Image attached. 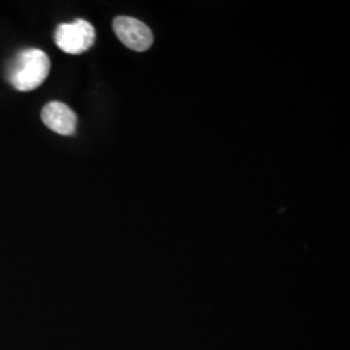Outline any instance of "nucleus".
Instances as JSON below:
<instances>
[{"label":"nucleus","mask_w":350,"mask_h":350,"mask_svg":"<svg viewBox=\"0 0 350 350\" xmlns=\"http://www.w3.org/2000/svg\"><path fill=\"white\" fill-rule=\"evenodd\" d=\"M49 56L38 49H27L18 52L13 59L7 78L18 91H31L39 88L50 73Z\"/></svg>","instance_id":"1"},{"label":"nucleus","mask_w":350,"mask_h":350,"mask_svg":"<svg viewBox=\"0 0 350 350\" xmlns=\"http://www.w3.org/2000/svg\"><path fill=\"white\" fill-rule=\"evenodd\" d=\"M96 39L94 26L86 20L62 24L55 33V42L60 50L69 55H81L90 50Z\"/></svg>","instance_id":"2"},{"label":"nucleus","mask_w":350,"mask_h":350,"mask_svg":"<svg viewBox=\"0 0 350 350\" xmlns=\"http://www.w3.org/2000/svg\"><path fill=\"white\" fill-rule=\"evenodd\" d=\"M113 30L127 49L143 52L153 44V34L150 27L134 17L118 16L113 21Z\"/></svg>","instance_id":"3"},{"label":"nucleus","mask_w":350,"mask_h":350,"mask_svg":"<svg viewBox=\"0 0 350 350\" xmlns=\"http://www.w3.org/2000/svg\"><path fill=\"white\" fill-rule=\"evenodd\" d=\"M42 121L60 135H73L77 129V116L62 101H51L42 109Z\"/></svg>","instance_id":"4"}]
</instances>
